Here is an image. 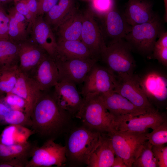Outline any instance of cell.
<instances>
[{
	"instance_id": "43",
	"label": "cell",
	"mask_w": 167,
	"mask_h": 167,
	"mask_svg": "<svg viewBox=\"0 0 167 167\" xmlns=\"http://www.w3.org/2000/svg\"><path fill=\"white\" fill-rule=\"evenodd\" d=\"M12 109L6 102L4 98H0V121Z\"/></svg>"
},
{
	"instance_id": "20",
	"label": "cell",
	"mask_w": 167,
	"mask_h": 167,
	"mask_svg": "<svg viewBox=\"0 0 167 167\" xmlns=\"http://www.w3.org/2000/svg\"><path fill=\"white\" fill-rule=\"evenodd\" d=\"M140 86L148 98L159 102L165 101L167 97V80L163 75L155 71L149 72L139 78Z\"/></svg>"
},
{
	"instance_id": "21",
	"label": "cell",
	"mask_w": 167,
	"mask_h": 167,
	"mask_svg": "<svg viewBox=\"0 0 167 167\" xmlns=\"http://www.w3.org/2000/svg\"><path fill=\"white\" fill-rule=\"evenodd\" d=\"M83 14L75 7L65 17L55 31L57 40H81Z\"/></svg>"
},
{
	"instance_id": "15",
	"label": "cell",
	"mask_w": 167,
	"mask_h": 167,
	"mask_svg": "<svg viewBox=\"0 0 167 167\" xmlns=\"http://www.w3.org/2000/svg\"><path fill=\"white\" fill-rule=\"evenodd\" d=\"M16 43L18 49L19 71L30 77L41 60L48 54L42 48L29 39Z\"/></svg>"
},
{
	"instance_id": "41",
	"label": "cell",
	"mask_w": 167,
	"mask_h": 167,
	"mask_svg": "<svg viewBox=\"0 0 167 167\" xmlns=\"http://www.w3.org/2000/svg\"><path fill=\"white\" fill-rule=\"evenodd\" d=\"M28 161L17 158L0 159V167H25Z\"/></svg>"
},
{
	"instance_id": "19",
	"label": "cell",
	"mask_w": 167,
	"mask_h": 167,
	"mask_svg": "<svg viewBox=\"0 0 167 167\" xmlns=\"http://www.w3.org/2000/svg\"><path fill=\"white\" fill-rule=\"evenodd\" d=\"M153 6L149 0H128L123 14L131 26L142 24L151 21L157 15Z\"/></svg>"
},
{
	"instance_id": "8",
	"label": "cell",
	"mask_w": 167,
	"mask_h": 167,
	"mask_svg": "<svg viewBox=\"0 0 167 167\" xmlns=\"http://www.w3.org/2000/svg\"><path fill=\"white\" fill-rule=\"evenodd\" d=\"M54 58L58 71V82H69L75 84L83 83L88 72L99 60L95 58Z\"/></svg>"
},
{
	"instance_id": "35",
	"label": "cell",
	"mask_w": 167,
	"mask_h": 167,
	"mask_svg": "<svg viewBox=\"0 0 167 167\" xmlns=\"http://www.w3.org/2000/svg\"><path fill=\"white\" fill-rule=\"evenodd\" d=\"M114 0H92L94 12L98 17H101L115 7Z\"/></svg>"
},
{
	"instance_id": "18",
	"label": "cell",
	"mask_w": 167,
	"mask_h": 167,
	"mask_svg": "<svg viewBox=\"0 0 167 167\" xmlns=\"http://www.w3.org/2000/svg\"><path fill=\"white\" fill-rule=\"evenodd\" d=\"M29 77L41 91H49L58 82V71L54 58L47 55Z\"/></svg>"
},
{
	"instance_id": "7",
	"label": "cell",
	"mask_w": 167,
	"mask_h": 167,
	"mask_svg": "<svg viewBox=\"0 0 167 167\" xmlns=\"http://www.w3.org/2000/svg\"><path fill=\"white\" fill-rule=\"evenodd\" d=\"M66 146L47 140L41 147L36 146L25 167H49L65 165L67 160Z\"/></svg>"
},
{
	"instance_id": "13",
	"label": "cell",
	"mask_w": 167,
	"mask_h": 167,
	"mask_svg": "<svg viewBox=\"0 0 167 167\" xmlns=\"http://www.w3.org/2000/svg\"><path fill=\"white\" fill-rule=\"evenodd\" d=\"M99 18L101 20V24L99 26L104 39L105 42L106 39L109 40L108 44L123 39L132 27L126 22L123 14L115 7Z\"/></svg>"
},
{
	"instance_id": "26",
	"label": "cell",
	"mask_w": 167,
	"mask_h": 167,
	"mask_svg": "<svg viewBox=\"0 0 167 167\" xmlns=\"http://www.w3.org/2000/svg\"><path fill=\"white\" fill-rule=\"evenodd\" d=\"M36 146L28 141L9 145L0 143V159L17 158L28 161Z\"/></svg>"
},
{
	"instance_id": "9",
	"label": "cell",
	"mask_w": 167,
	"mask_h": 167,
	"mask_svg": "<svg viewBox=\"0 0 167 167\" xmlns=\"http://www.w3.org/2000/svg\"><path fill=\"white\" fill-rule=\"evenodd\" d=\"M81 94L83 97L88 95H101L114 91L115 75L106 67L95 63L87 75Z\"/></svg>"
},
{
	"instance_id": "17",
	"label": "cell",
	"mask_w": 167,
	"mask_h": 167,
	"mask_svg": "<svg viewBox=\"0 0 167 167\" xmlns=\"http://www.w3.org/2000/svg\"><path fill=\"white\" fill-rule=\"evenodd\" d=\"M99 95L105 108L115 119L125 116H138L146 112L114 91Z\"/></svg>"
},
{
	"instance_id": "31",
	"label": "cell",
	"mask_w": 167,
	"mask_h": 167,
	"mask_svg": "<svg viewBox=\"0 0 167 167\" xmlns=\"http://www.w3.org/2000/svg\"><path fill=\"white\" fill-rule=\"evenodd\" d=\"M152 145L147 140L132 165L134 167H157L156 160L153 152Z\"/></svg>"
},
{
	"instance_id": "45",
	"label": "cell",
	"mask_w": 167,
	"mask_h": 167,
	"mask_svg": "<svg viewBox=\"0 0 167 167\" xmlns=\"http://www.w3.org/2000/svg\"><path fill=\"white\" fill-rule=\"evenodd\" d=\"M13 0H0V6L7 10L14 4Z\"/></svg>"
},
{
	"instance_id": "38",
	"label": "cell",
	"mask_w": 167,
	"mask_h": 167,
	"mask_svg": "<svg viewBox=\"0 0 167 167\" xmlns=\"http://www.w3.org/2000/svg\"><path fill=\"white\" fill-rule=\"evenodd\" d=\"M9 18L6 10L0 6V40L8 39Z\"/></svg>"
},
{
	"instance_id": "42",
	"label": "cell",
	"mask_w": 167,
	"mask_h": 167,
	"mask_svg": "<svg viewBox=\"0 0 167 167\" xmlns=\"http://www.w3.org/2000/svg\"><path fill=\"white\" fill-rule=\"evenodd\" d=\"M26 3L29 10L33 16L36 19L37 16L38 9V0H24Z\"/></svg>"
},
{
	"instance_id": "14",
	"label": "cell",
	"mask_w": 167,
	"mask_h": 167,
	"mask_svg": "<svg viewBox=\"0 0 167 167\" xmlns=\"http://www.w3.org/2000/svg\"><path fill=\"white\" fill-rule=\"evenodd\" d=\"M53 94L59 106L70 115L76 114L84 101L76 84L72 83L58 82L54 86Z\"/></svg>"
},
{
	"instance_id": "36",
	"label": "cell",
	"mask_w": 167,
	"mask_h": 167,
	"mask_svg": "<svg viewBox=\"0 0 167 167\" xmlns=\"http://www.w3.org/2000/svg\"><path fill=\"white\" fill-rule=\"evenodd\" d=\"M7 94V96L4 98L6 103L12 109L23 111L28 115V106L26 101L15 94L11 93Z\"/></svg>"
},
{
	"instance_id": "5",
	"label": "cell",
	"mask_w": 167,
	"mask_h": 167,
	"mask_svg": "<svg viewBox=\"0 0 167 167\" xmlns=\"http://www.w3.org/2000/svg\"><path fill=\"white\" fill-rule=\"evenodd\" d=\"M131 51L124 39H122L106 45L100 58L115 75H132L136 65Z\"/></svg>"
},
{
	"instance_id": "25",
	"label": "cell",
	"mask_w": 167,
	"mask_h": 167,
	"mask_svg": "<svg viewBox=\"0 0 167 167\" xmlns=\"http://www.w3.org/2000/svg\"><path fill=\"white\" fill-rule=\"evenodd\" d=\"M57 54L55 58L81 59L97 58L93 55L89 49L81 40H57Z\"/></svg>"
},
{
	"instance_id": "40",
	"label": "cell",
	"mask_w": 167,
	"mask_h": 167,
	"mask_svg": "<svg viewBox=\"0 0 167 167\" xmlns=\"http://www.w3.org/2000/svg\"><path fill=\"white\" fill-rule=\"evenodd\" d=\"M59 0H38V9L37 16H43L48 12Z\"/></svg>"
},
{
	"instance_id": "22",
	"label": "cell",
	"mask_w": 167,
	"mask_h": 167,
	"mask_svg": "<svg viewBox=\"0 0 167 167\" xmlns=\"http://www.w3.org/2000/svg\"><path fill=\"white\" fill-rule=\"evenodd\" d=\"M6 11L9 18V39L16 43L28 39L32 26L27 19L16 10L13 5Z\"/></svg>"
},
{
	"instance_id": "4",
	"label": "cell",
	"mask_w": 167,
	"mask_h": 167,
	"mask_svg": "<svg viewBox=\"0 0 167 167\" xmlns=\"http://www.w3.org/2000/svg\"><path fill=\"white\" fill-rule=\"evenodd\" d=\"M102 134L85 126L78 128L70 134L66 148V156L72 162L86 164L99 143Z\"/></svg>"
},
{
	"instance_id": "33",
	"label": "cell",
	"mask_w": 167,
	"mask_h": 167,
	"mask_svg": "<svg viewBox=\"0 0 167 167\" xmlns=\"http://www.w3.org/2000/svg\"><path fill=\"white\" fill-rule=\"evenodd\" d=\"M162 64L167 66V32H164L156 42L151 54Z\"/></svg>"
},
{
	"instance_id": "28",
	"label": "cell",
	"mask_w": 167,
	"mask_h": 167,
	"mask_svg": "<svg viewBox=\"0 0 167 167\" xmlns=\"http://www.w3.org/2000/svg\"><path fill=\"white\" fill-rule=\"evenodd\" d=\"M33 134V131L30 128L19 125H9L0 135V143L9 145L25 142Z\"/></svg>"
},
{
	"instance_id": "10",
	"label": "cell",
	"mask_w": 167,
	"mask_h": 167,
	"mask_svg": "<svg viewBox=\"0 0 167 167\" xmlns=\"http://www.w3.org/2000/svg\"><path fill=\"white\" fill-rule=\"evenodd\" d=\"M115 76L116 83L114 92L146 112L155 109L141 88L139 77L133 74Z\"/></svg>"
},
{
	"instance_id": "16",
	"label": "cell",
	"mask_w": 167,
	"mask_h": 167,
	"mask_svg": "<svg viewBox=\"0 0 167 167\" xmlns=\"http://www.w3.org/2000/svg\"><path fill=\"white\" fill-rule=\"evenodd\" d=\"M29 39L42 48L50 56L53 58L56 56V35L43 16H38L36 18L32 25Z\"/></svg>"
},
{
	"instance_id": "34",
	"label": "cell",
	"mask_w": 167,
	"mask_h": 167,
	"mask_svg": "<svg viewBox=\"0 0 167 167\" xmlns=\"http://www.w3.org/2000/svg\"><path fill=\"white\" fill-rule=\"evenodd\" d=\"M148 141L152 145L165 144L167 143V122H163L147 134Z\"/></svg>"
},
{
	"instance_id": "23",
	"label": "cell",
	"mask_w": 167,
	"mask_h": 167,
	"mask_svg": "<svg viewBox=\"0 0 167 167\" xmlns=\"http://www.w3.org/2000/svg\"><path fill=\"white\" fill-rule=\"evenodd\" d=\"M41 91L31 78L20 72L17 82L10 93L18 95L26 101L27 114L30 118L32 108Z\"/></svg>"
},
{
	"instance_id": "6",
	"label": "cell",
	"mask_w": 167,
	"mask_h": 167,
	"mask_svg": "<svg viewBox=\"0 0 167 167\" xmlns=\"http://www.w3.org/2000/svg\"><path fill=\"white\" fill-rule=\"evenodd\" d=\"M148 131L142 133L126 131H115L106 134L115 152L124 161L127 167H132L147 140Z\"/></svg>"
},
{
	"instance_id": "46",
	"label": "cell",
	"mask_w": 167,
	"mask_h": 167,
	"mask_svg": "<svg viewBox=\"0 0 167 167\" xmlns=\"http://www.w3.org/2000/svg\"><path fill=\"white\" fill-rule=\"evenodd\" d=\"M165 3V6L167 8V0H164Z\"/></svg>"
},
{
	"instance_id": "44",
	"label": "cell",
	"mask_w": 167,
	"mask_h": 167,
	"mask_svg": "<svg viewBox=\"0 0 167 167\" xmlns=\"http://www.w3.org/2000/svg\"><path fill=\"white\" fill-rule=\"evenodd\" d=\"M112 167H127V166L122 158L115 155Z\"/></svg>"
},
{
	"instance_id": "24",
	"label": "cell",
	"mask_w": 167,
	"mask_h": 167,
	"mask_svg": "<svg viewBox=\"0 0 167 167\" xmlns=\"http://www.w3.org/2000/svg\"><path fill=\"white\" fill-rule=\"evenodd\" d=\"M115 154L109 139L102 134L101 140L86 164L88 167H112Z\"/></svg>"
},
{
	"instance_id": "39",
	"label": "cell",
	"mask_w": 167,
	"mask_h": 167,
	"mask_svg": "<svg viewBox=\"0 0 167 167\" xmlns=\"http://www.w3.org/2000/svg\"><path fill=\"white\" fill-rule=\"evenodd\" d=\"M13 6L17 11L26 18L32 27L36 19L30 13L24 0L15 1L14 2Z\"/></svg>"
},
{
	"instance_id": "2",
	"label": "cell",
	"mask_w": 167,
	"mask_h": 167,
	"mask_svg": "<svg viewBox=\"0 0 167 167\" xmlns=\"http://www.w3.org/2000/svg\"><path fill=\"white\" fill-rule=\"evenodd\" d=\"M75 117L84 126L103 134L115 131L114 117L107 110L99 95H88Z\"/></svg>"
},
{
	"instance_id": "32",
	"label": "cell",
	"mask_w": 167,
	"mask_h": 167,
	"mask_svg": "<svg viewBox=\"0 0 167 167\" xmlns=\"http://www.w3.org/2000/svg\"><path fill=\"white\" fill-rule=\"evenodd\" d=\"M0 124L19 125L31 128V118L23 111L12 109L0 121Z\"/></svg>"
},
{
	"instance_id": "27",
	"label": "cell",
	"mask_w": 167,
	"mask_h": 167,
	"mask_svg": "<svg viewBox=\"0 0 167 167\" xmlns=\"http://www.w3.org/2000/svg\"><path fill=\"white\" fill-rule=\"evenodd\" d=\"M75 0H59L43 16L54 32L65 17L75 7Z\"/></svg>"
},
{
	"instance_id": "29",
	"label": "cell",
	"mask_w": 167,
	"mask_h": 167,
	"mask_svg": "<svg viewBox=\"0 0 167 167\" xmlns=\"http://www.w3.org/2000/svg\"><path fill=\"white\" fill-rule=\"evenodd\" d=\"M19 62L17 44L9 39L0 40V66L19 65Z\"/></svg>"
},
{
	"instance_id": "47",
	"label": "cell",
	"mask_w": 167,
	"mask_h": 167,
	"mask_svg": "<svg viewBox=\"0 0 167 167\" xmlns=\"http://www.w3.org/2000/svg\"><path fill=\"white\" fill-rule=\"evenodd\" d=\"M17 0H13L15 2V1Z\"/></svg>"
},
{
	"instance_id": "30",
	"label": "cell",
	"mask_w": 167,
	"mask_h": 167,
	"mask_svg": "<svg viewBox=\"0 0 167 167\" xmlns=\"http://www.w3.org/2000/svg\"><path fill=\"white\" fill-rule=\"evenodd\" d=\"M0 73V91L9 93L15 87L20 71L19 65L5 66L1 67Z\"/></svg>"
},
{
	"instance_id": "3",
	"label": "cell",
	"mask_w": 167,
	"mask_h": 167,
	"mask_svg": "<svg viewBox=\"0 0 167 167\" xmlns=\"http://www.w3.org/2000/svg\"><path fill=\"white\" fill-rule=\"evenodd\" d=\"M165 31L163 21L157 15L150 21L132 26L123 39L131 50L150 55L157 39Z\"/></svg>"
},
{
	"instance_id": "11",
	"label": "cell",
	"mask_w": 167,
	"mask_h": 167,
	"mask_svg": "<svg viewBox=\"0 0 167 167\" xmlns=\"http://www.w3.org/2000/svg\"><path fill=\"white\" fill-rule=\"evenodd\" d=\"M165 116L156 109L136 116L124 117L115 119V131L142 133L154 129L166 121Z\"/></svg>"
},
{
	"instance_id": "1",
	"label": "cell",
	"mask_w": 167,
	"mask_h": 167,
	"mask_svg": "<svg viewBox=\"0 0 167 167\" xmlns=\"http://www.w3.org/2000/svg\"><path fill=\"white\" fill-rule=\"evenodd\" d=\"M49 91H41L31 113L30 129L40 138L54 140L63 131L70 115Z\"/></svg>"
},
{
	"instance_id": "37",
	"label": "cell",
	"mask_w": 167,
	"mask_h": 167,
	"mask_svg": "<svg viewBox=\"0 0 167 167\" xmlns=\"http://www.w3.org/2000/svg\"><path fill=\"white\" fill-rule=\"evenodd\" d=\"M152 149L158 167H167V146L164 144L152 145Z\"/></svg>"
},
{
	"instance_id": "12",
	"label": "cell",
	"mask_w": 167,
	"mask_h": 167,
	"mask_svg": "<svg viewBox=\"0 0 167 167\" xmlns=\"http://www.w3.org/2000/svg\"><path fill=\"white\" fill-rule=\"evenodd\" d=\"M81 39L93 55L99 59L101 51L106 45L92 11H88L83 14Z\"/></svg>"
}]
</instances>
